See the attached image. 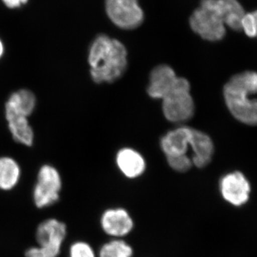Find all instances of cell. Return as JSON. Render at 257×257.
<instances>
[{
  "instance_id": "obj_11",
  "label": "cell",
  "mask_w": 257,
  "mask_h": 257,
  "mask_svg": "<svg viewBox=\"0 0 257 257\" xmlns=\"http://www.w3.org/2000/svg\"><path fill=\"white\" fill-rule=\"evenodd\" d=\"M177 77L174 69L166 64L157 66L152 71L149 84V95L154 99H163L173 88Z\"/></svg>"
},
{
  "instance_id": "obj_6",
  "label": "cell",
  "mask_w": 257,
  "mask_h": 257,
  "mask_svg": "<svg viewBox=\"0 0 257 257\" xmlns=\"http://www.w3.org/2000/svg\"><path fill=\"white\" fill-rule=\"evenodd\" d=\"M106 13L111 21L124 30L139 28L144 21V13L138 0H105Z\"/></svg>"
},
{
  "instance_id": "obj_15",
  "label": "cell",
  "mask_w": 257,
  "mask_h": 257,
  "mask_svg": "<svg viewBox=\"0 0 257 257\" xmlns=\"http://www.w3.org/2000/svg\"><path fill=\"white\" fill-rule=\"evenodd\" d=\"M35 103L33 93L22 89L14 93L6 103V115H21L28 117L35 109Z\"/></svg>"
},
{
  "instance_id": "obj_3",
  "label": "cell",
  "mask_w": 257,
  "mask_h": 257,
  "mask_svg": "<svg viewBox=\"0 0 257 257\" xmlns=\"http://www.w3.org/2000/svg\"><path fill=\"white\" fill-rule=\"evenodd\" d=\"M162 100L165 117L172 122L190 119L194 113V103L190 94V84L183 77L177 78L173 88Z\"/></svg>"
},
{
  "instance_id": "obj_17",
  "label": "cell",
  "mask_w": 257,
  "mask_h": 257,
  "mask_svg": "<svg viewBox=\"0 0 257 257\" xmlns=\"http://www.w3.org/2000/svg\"><path fill=\"white\" fill-rule=\"evenodd\" d=\"M20 172L18 164L13 159L0 158V189H13L18 183Z\"/></svg>"
},
{
  "instance_id": "obj_21",
  "label": "cell",
  "mask_w": 257,
  "mask_h": 257,
  "mask_svg": "<svg viewBox=\"0 0 257 257\" xmlns=\"http://www.w3.org/2000/svg\"><path fill=\"white\" fill-rule=\"evenodd\" d=\"M3 2L8 8L15 9V8H20L22 5L26 4L28 0H3Z\"/></svg>"
},
{
  "instance_id": "obj_22",
  "label": "cell",
  "mask_w": 257,
  "mask_h": 257,
  "mask_svg": "<svg viewBox=\"0 0 257 257\" xmlns=\"http://www.w3.org/2000/svg\"><path fill=\"white\" fill-rule=\"evenodd\" d=\"M252 13L253 19H254L255 24H256V27L257 29V10H256V11L253 12V13Z\"/></svg>"
},
{
  "instance_id": "obj_23",
  "label": "cell",
  "mask_w": 257,
  "mask_h": 257,
  "mask_svg": "<svg viewBox=\"0 0 257 257\" xmlns=\"http://www.w3.org/2000/svg\"><path fill=\"white\" fill-rule=\"evenodd\" d=\"M3 43H2V42L0 41V57H1L2 55H3Z\"/></svg>"
},
{
  "instance_id": "obj_16",
  "label": "cell",
  "mask_w": 257,
  "mask_h": 257,
  "mask_svg": "<svg viewBox=\"0 0 257 257\" xmlns=\"http://www.w3.org/2000/svg\"><path fill=\"white\" fill-rule=\"evenodd\" d=\"M9 128L15 141L26 146H32L34 133L28 117L21 115H7Z\"/></svg>"
},
{
  "instance_id": "obj_14",
  "label": "cell",
  "mask_w": 257,
  "mask_h": 257,
  "mask_svg": "<svg viewBox=\"0 0 257 257\" xmlns=\"http://www.w3.org/2000/svg\"><path fill=\"white\" fill-rule=\"evenodd\" d=\"M116 162L121 172L128 178H136L143 175L145 170V162L138 152L131 149L120 150Z\"/></svg>"
},
{
  "instance_id": "obj_12",
  "label": "cell",
  "mask_w": 257,
  "mask_h": 257,
  "mask_svg": "<svg viewBox=\"0 0 257 257\" xmlns=\"http://www.w3.org/2000/svg\"><path fill=\"white\" fill-rule=\"evenodd\" d=\"M192 128L179 127L170 132L161 140V147L167 157L187 155L190 140L192 137Z\"/></svg>"
},
{
  "instance_id": "obj_1",
  "label": "cell",
  "mask_w": 257,
  "mask_h": 257,
  "mask_svg": "<svg viewBox=\"0 0 257 257\" xmlns=\"http://www.w3.org/2000/svg\"><path fill=\"white\" fill-rule=\"evenodd\" d=\"M88 60L94 82L111 83L119 79L126 71L127 52L119 40L101 34L93 41Z\"/></svg>"
},
{
  "instance_id": "obj_4",
  "label": "cell",
  "mask_w": 257,
  "mask_h": 257,
  "mask_svg": "<svg viewBox=\"0 0 257 257\" xmlns=\"http://www.w3.org/2000/svg\"><path fill=\"white\" fill-rule=\"evenodd\" d=\"M67 235V227L63 222L55 219L44 221L39 225L36 239L39 248H31L25 252L26 257H57Z\"/></svg>"
},
{
  "instance_id": "obj_20",
  "label": "cell",
  "mask_w": 257,
  "mask_h": 257,
  "mask_svg": "<svg viewBox=\"0 0 257 257\" xmlns=\"http://www.w3.org/2000/svg\"><path fill=\"white\" fill-rule=\"evenodd\" d=\"M167 162L174 170L179 172H187L192 167V160L187 155L180 156L167 157Z\"/></svg>"
},
{
  "instance_id": "obj_18",
  "label": "cell",
  "mask_w": 257,
  "mask_h": 257,
  "mask_svg": "<svg viewBox=\"0 0 257 257\" xmlns=\"http://www.w3.org/2000/svg\"><path fill=\"white\" fill-rule=\"evenodd\" d=\"M133 247L126 241L115 239L101 246L99 257H133Z\"/></svg>"
},
{
  "instance_id": "obj_9",
  "label": "cell",
  "mask_w": 257,
  "mask_h": 257,
  "mask_svg": "<svg viewBox=\"0 0 257 257\" xmlns=\"http://www.w3.org/2000/svg\"><path fill=\"white\" fill-rule=\"evenodd\" d=\"M100 225L105 234L115 239H121L132 232L135 223L126 209L111 208L106 209L101 214Z\"/></svg>"
},
{
  "instance_id": "obj_8",
  "label": "cell",
  "mask_w": 257,
  "mask_h": 257,
  "mask_svg": "<svg viewBox=\"0 0 257 257\" xmlns=\"http://www.w3.org/2000/svg\"><path fill=\"white\" fill-rule=\"evenodd\" d=\"M221 196L235 207L246 204L249 198L251 186L241 172H230L221 178L219 183Z\"/></svg>"
},
{
  "instance_id": "obj_10",
  "label": "cell",
  "mask_w": 257,
  "mask_h": 257,
  "mask_svg": "<svg viewBox=\"0 0 257 257\" xmlns=\"http://www.w3.org/2000/svg\"><path fill=\"white\" fill-rule=\"evenodd\" d=\"M200 6L216 12L231 30H242L241 22L246 13L237 0H201Z\"/></svg>"
},
{
  "instance_id": "obj_19",
  "label": "cell",
  "mask_w": 257,
  "mask_h": 257,
  "mask_svg": "<svg viewBox=\"0 0 257 257\" xmlns=\"http://www.w3.org/2000/svg\"><path fill=\"white\" fill-rule=\"evenodd\" d=\"M69 257H96V253L89 243L77 241L71 246Z\"/></svg>"
},
{
  "instance_id": "obj_7",
  "label": "cell",
  "mask_w": 257,
  "mask_h": 257,
  "mask_svg": "<svg viewBox=\"0 0 257 257\" xmlns=\"http://www.w3.org/2000/svg\"><path fill=\"white\" fill-rule=\"evenodd\" d=\"M62 188V181L57 170L45 165L40 170L34 191V199L38 208L52 205L57 202Z\"/></svg>"
},
{
  "instance_id": "obj_5",
  "label": "cell",
  "mask_w": 257,
  "mask_h": 257,
  "mask_svg": "<svg viewBox=\"0 0 257 257\" xmlns=\"http://www.w3.org/2000/svg\"><path fill=\"white\" fill-rule=\"evenodd\" d=\"M189 24L193 31L208 41H220L226 35L225 24L221 17L204 7L199 6L193 12Z\"/></svg>"
},
{
  "instance_id": "obj_2",
  "label": "cell",
  "mask_w": 257,
  "mask_h": 257,
  "mask_svg": "<svg viewBox=\"0 0 257 257\" xmlns=\"http://www.w3.org/2000/svg\"><path fill=\"white\" fill-rule=\"evenodd\" d=\"M257 72L245 71L235 74L224 85L225 102L235 119L257 126Z\"/></svg>"
},
{
  "instance_id": "obj_13",
  "label": "cell",
  "mask_w": 257,
  "mask_h": 257,
  "mask_svg": "<svg viewBox=\"0 0 257 257\" xmlns=\"http://www.w3.org/2000/svg\"><path fill=\"white\" fill-rule=\"evenodd\" d=\"M190 146L192 150L193 165L203 168L210 163L214 155V145L205 133L192 128Z\"/></svg>"
}]
</instances>
